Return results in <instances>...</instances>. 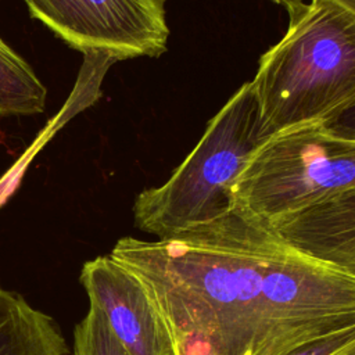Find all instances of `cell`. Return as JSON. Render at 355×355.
<instances>
[{
    "label": "cell",
    "mask_w": 355,
    "mask_h": 355,
    "mask_svg": "<svg viewBox=\"0 0 355 355\" xmlns=\"http://www.w3.org/2000/svg\"><path fill=\"white\" fill-rule=\"evenodd\" d=\"M90 306L132 355H173L168 333L141 283L110 255L83 263L80 270Z\"/></svg>",
    "instance_id": "cell-6"
},
{
    "label": "cell",
    "mask_w": 355,
    "mask_h": 355,
    "mask_svg": "<svg viewBox=\"0 0 355 355\" xmlns=\"http://www.w3.org/2000/svg\"><path fill=\"white\" fill-rule=\"evenodd\" d=\"M250 83L265 139L330 122L355 104V15L334 0H308Z\"/></svg>",
    "instance_id": "cell-2"
},
{
    "label": "cell",
    "mask_w": 355,
    "mask_h": 355,
    "mask_svg": "<svg viewBox=\"0 0 355 355\" xmlns=\"http://www.w3.org/2000/svg\"><path fill=\"white\" fill-rule=\"evenodd\" d=\"M73 355H132L94 306L73 329Z\"/></svg>",
    "instance_id": "cell-9"
},
{
    "label": "cell",
    "mask_w": 355,
    "mask_h": 355,
    "mask_svg": "<svg viewBox=\"0 0 355 355\" xmlns=\"http://www.w3.org/2000/svg\"><path fill=\"white\" fill-rule=\"evenodd\" d=\"M270 1L284 7L288 14V19H291L305 7L308 0H270Z\"/></svg>",
    "instance_id": "cell-13"
},
{
    "label": "cell",
    "mask_w": 355,
    "mask_h": 355,
    "mask_svg": "<svg viewBox=\"0 0 355 355\" xmlns=\"http://www.w3.org/2000/svg\"><path fill=\"white\" fill-rule=\"evenodd\" d=\"M46 94V86L29 64L0 39V115L40 114Z\"/></svg>",
    "instance_id": "cell-8"
},
{
    "label": "cell",
    "mask_w": 355,
    "mask_h": 355,
    "mask_svg": "<svg viewBox=\"0 0 355 355\" xmlns=\"http://www.w3.org/2000/svg\"><path fill=\"white\" fill-rule=\"evenodd\" d=\"M322 126L337 137L355 141V104Z\"/></svg>",
    "instance_id": "cell-12"
},
{
    "label": "cell",
    "mask_w": 355,
    "mask_h": 355,
    "mask_svg": "<svg viewBox=\"0 0 355 355\" xmlns=\"http://www.w3.org/2000/svg\"><path fill=\"white\" fill-rule=\"evenodd\" d=\"M355 189V141L322 125L262 141L232 190L233 207L265 222L300 212Z\"/></svg>",
    "instance_id": "cell-4"
},
{
    "label": "cell",
    "mask_w": 355,
    "mask_h": 355,
    "mask_svg": "<svg viewBox=\"0 0 355 355\" xmlns=\"http://www.w3.org/2000/svg\"><path fill=\"white\" fill-rule=\"evenodd\" d=\"M0 355H69L57 322L0 286Z\"/></svg>",
    "instance_id": "cell-7"
},
{
    "label": "cell",
    "mask_w": 355,
    "mask_h": 355,
    "mask_svg": "<svg viewBox=\"0 0 355 355\" xmlns=\"http://www.w3.org/2000/svg\"><path fill=\"white\" fill-rule=\"evenodd\" d=\"M355 240V189L320 202Z\"/></svg>",
    "instance_id": "cell-11"
},
{
    "label": "cell",
    "mask_w": 355,
    "mask_h": 355,
    "mask_svg": "<svg viewBox=\"0 0 355 355\" xmlns=\"http://www.w3.org/2000/svg\"><path fill=\"white\" fill-rule=\"evenodd\" d=\"M265 140L251 83L245 82L212 116L169 179L136 197L135 225L164 239L232 209L233 186Z\"/></svg>",
    "instance_id": "cell-3"
},
{
    "label": "cell",
    "mask_w": 355,
    "mask_h": 355,
    "mask_svg": "<svg viewBox=\"0 0 355 355\" xmlns=\"http://www.w3.org/2000/svg\"><path fill=\"white\" fill-rule=\"evenodd\" d=\"M40 21L69 47L112 61L158 57L169 28L165 0H24Z\"/></svg>",
    "instance_id": "cell-5"
},
{
    "label": "cell",
    "mask_w": 355,
    "mask_h": 355,
    "mask_svg": "<svg viewBox=\"0 0 355 355\" xmlns=\"http://www.w3.org/2000/svg\"><path fill=\"white\" fill-rule=\"evenodd\" d=\"M110 257L143 286L173 355H287L355 323V275L233 207Z\"/></svg>",
    "instance_id": "cell-1"
},
{
    "label": "cell",
    "mask_w": 355,
    "mask_h": 355,
    "mask_svg": "<svg viewBox=\"0 0 355 355\" xmlns=\"http://www.w3.org/2000/svg\"><path fill=\"white\" fill-rule=\"evenodd\" d=\"M287 355H355V323L306 343Z\"/></svg>",
    "instance_id": "cell-10"
},
{
    "label": "cell",
    "mask_w": 355,
    "mask_h": 355,
    "mask_svg": "<svg viewBox=\"0 0 355 355\" xmlns=\"http://www.w3.org/2000/svg\"><path fill=\"white\" fill-rule=\"evenodd\" d=\"M334 1L355 15V0H334Z\"/></svg>",
    "instance_id": "cell-14"
}]
</instances>
